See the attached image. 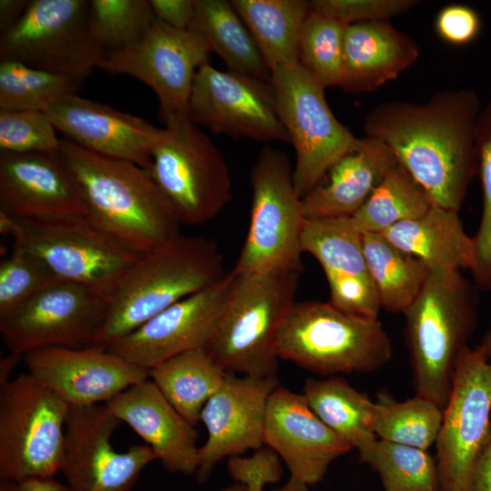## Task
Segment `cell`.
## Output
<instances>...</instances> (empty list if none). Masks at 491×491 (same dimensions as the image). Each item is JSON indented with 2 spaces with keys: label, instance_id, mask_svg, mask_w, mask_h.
Masks as SVG:
<instances>
[{
  "label": "cell",
  "instance_id": "25",
  "mask_svg": "<svg viewBox=\"0 0 491 491\" xmlns=\"http://www.w3.org/2000/svg\"><path fill=\"white\" fill-rule=\"evenodd\" d=\"M418 56L415 39L389 21L349 25L345 32L339 87L351 93L373 92L397 78Z\"/></svg>",
  "mask_w": 491,
  "mask_h": 491
},
{
  "label": "cell",
  "instance_id": "29",
  "mask_svg": "<svg viewBox=\"0 0 491 491\" xmlns=\"http://www.w3.org/2000/svg\"><path fill=\"white\" fill-rule=\"evenodd\" d=\"M270 70L299 61V41L311 11L305 0H233Z\"/></svg>",
  "mask_w": 491,
  "mask_h": 491
},
{
  "label": "cell",
  "instance_id": "27",
  "mask_svg": "<svg viewBox=\"0 0 491 491\" xmlns=\"http://www.w3.org/2000/svg\"><path fill=\"white\" fill-rule=\"evenodd\" d=\"M383 235L396 247L421 260L429 270H471L475 239L458 211L433 205L422 216L399 223Z\"/></svg>",
  "mask_w": 491,
  "mask_h": 491
},
{
  "label": "cell",
  "instance_id": "36",
  "mask_svg": "<svg viewBox=\"0 0 491 491\" xmlns=\"http://www.w3.org/2000/svg\"><path fill=\"white\" fill-rule=\"evenodd\" d=\"M375 405L373 429L378 439L424 450L436 444L443 408L435 402L416 395L397 402L382 393Z\"/></svg>",
  "mask_w": 491,
  "mask_h": 491
},
{
  "label": "cell",
  "instance_id": "3",
  "mask_svg": "<svg viewBox=\"0 0 491 491\" xmlns=\"http://www.w3.org/2000/svg\"><path fill=\"white\" fill-rule=\"evenodd\" d=\"M226 274L215 242L200 235H179L143 254L107 296L105 316L92 346L106 347Z\"/></svg>",
  "mask_w": 491,
  "mask_h": 491
},
{
  "label": "cell",
  "instance_id": "45",
  "mask_svg": "<svg viewBox=\"0 0 491 491\" xmlns=\"http://www.w3.org/2000/svg\"><path fill=\"white\" fill-rule=\"evenodd\" d=\"M482 28L479 14L470 6L455 4L442 8L436 15L437 35L453 45H465L475 41Z\"/></svg>",
  "mask_w": 491,
  "mask_h": 491
},
{
  "label": "cell",
  "instance_id": "7",
  "mask_svg": "<svg viewBox=\"0 0 491 491\" xmlns=\"http://www.w3.org/2000/svg\"><path fill=\"white\" fill-rule=\"evenodd\" d=\"M164 124L146 171L181 225L206 223L232 199L225 159L188 115Z\"/></svg>",
  "mask_w": 491,
  "mask_h": 491
},
{
  "label": "cell",
  "instance_id": "39",
  "mask_svg": "<svg viewBox=\"0 0 491 491\" xmlns=\"http://www.w3.org/2000/svg\"><path fill=\"white\" fill-rule=\"evenodd\" d=\"M347 25L311 9L299 41V63L324 87L340 86Z\"/></svg>",
  "mask_w": 491,
  "mask_h": 491
},
{
  "label": "cell",
  "instance_id": "31",
  "mask_svg": "<svg viewBox=\"0 0 491 491\" xmlns=\"http://www.w3.org/2000/svg\"><path fill=\"white\" fill-rule=\"evenodd\" d=\"M315 414L357 451L377 437L373 429L375 402L346 380L309 378L302 393Z\"/></svg>",
  "mask_w": 491,
  "mask_h": 491
},
{
  "label": "cell",
  "instance_id": "9",
  "mask_svg": "<svg viewBox=\"0 0 491 491\" xmlns=\"http://www.w3.org/2000/svg\"><path fill=\"white\" fill-rule=\"evenodd\" d=\"M69 408L28 373L0 386V479L22 483L60 471Z\"/></svg>",
  "mask_w": 491,
  "mask_h": 491
},
{
  "label": "cell",
  "instance_id": "26",
  "mask_svg": "<svg viewBox=\"0 0 491 491\" xmlns=\"http://www.w3.org/2000/svg\"><path fill=\"white\" fill-rule=\"evenodd\" d=\"M397 163L382 141L365 136L303 198L306 219L352 216Z\"/></svg>",
  "mask_w": 491,
  "mask_h": 491
},
{
  "label": "cell",
  "instance_id": "12",
  "mask_svg": "<svg viewBox=\"0 0 491 491\" xmlns=\"http://www.w3.org/2000/svg\"><path fill=\"white\" fill-rule=\"evenodd\" d=\"M14 245L43 259L61 279L106 296L143 254L93 225L85 217L16 218Z\"/></svg>",
  "mask_w": 491,
  "mask_h": 491
},
{
  "label": "cell",
  "instance_id": "11",
  "mask_svg": "<svg viewBox=\"0 0 491 491\" xmlns=\"http://www.w3.org/2000/svg\"><path fill=\"white\" fill-rule=\"evenodd\" d=\"M89 1L31 0L22 17L0 33V60L84 81L105 52L88 28Z\"/></svg>",
  "mask_w": 491,
  "mask_h": 491
},
{
  "label": "cell",
  "instance_id": "5",
  "mask_svg": "<svg viewBox=\"0 0 491 491\" xmlns=\"http://www.w3.org/2000/svg\"><path fill=\"white\" fill-rule=\"evenodd\" d=\"M279 359L320 376L371 373L386 366L393 346L382 323L329 302H295L278 329Z\"/></svg>",
  "mask_w": 491,
  "mask_h": 491
},
{
  "label": "cell",
  "instance_id": "16",
  "mask_svg": "<svg viewBox=\"0 0 491 491\" xmlns=\"http://www.w3.org/2000/svg\"><path fill=\"white\" fill-rule=\"evenodd\" d=\"M195 125L234 138L290 143L269 82L209 64L199 66L187 107Z\"/></svg>",
  "mask_w": 491,
  "mask_h": 491
},
{
  "label": "cell",
  "instance_id": "35",
  "mask_svg": "<svg viewBox=\"0 0 491 491\" xmlns=\"http://www.w3.org/2000/svg\"><path fill=\"white\" fill-rule=\"evenodd\" d=\"M384 491H441L437 464L427 450L376 438L358 451Z\"/></svg>",
  "mask_w": 491,
  "mask_h": 491
},
{
  "label": "cell",
  "instance_id": "37",
  "mask_svg": "<svg viewBox=\"0 0 491 491\" xmlns=\"http://www.w3.org/2000/svg\"><path fill=\"white\" fill-rule=\"evenodd\" d=\"M82 80L0 60V110L45 111L55 101L77 94Z\"/></svg>",
  "mask_w": 491,
  "mask_h": 491
},
{
  "label": "cell",
  "instance_id": "21",
  "mask_svg": "<svg viewBox=\"0 0 491 491\" xmlns=\"http://www.w3.org/2000/svg\"><path fill=\"white\" fill-rule=\"evenodd\" d=\"M264 444L277 453L290 476L321 482L331 464L353 448L311 409L305 396L277 386L269 396Z\"/></svg>",
  "mask_w": 491,
  "mask_h": 491
},
{
  "label": "cell",
  "instance_id": "38",
  "mask_svg": "<svg viewBox=\"0 0 491 491\" xmlns=\"http://www.w3.org/2000/svg\"><path fill=\"white\" fill-rule=\"evenodd\" d=\"M155 20L149 0L89 1L88 28L105 54L135 45Z\"/></svg>",
  "mask_w": 491,
  "mask_h": 491
},
{
  "label": "cell",
  "instance_id": "1",
  "mask_svg": "<svg viewBox=\"0 0 491 491\" xmlns=\"http://www.w3.org/2000/svg\"><path fill=\"white\" fill-rule=\"evenodd\" d=\"M480 99L470 89L443 90L424 103L386 102L366 116V136L391 150L434 205L459 211L477 175L475 128Z\"/></svg>",
  "mask_w": 491,
  "mask_h": 491
},
{
  "label": "cell",
  "instance_id": "20",
  "mask_svg": "<svg viewBox=\"0 0 491 491\" xmlns=\"http://www.w3.org/2000/svg\"><path fill=\"white\" fill-rule=\"evenodd\" d=\"M276 386V376H237L226 373L222 386L200 415L207 438L199 447L195 474L198 482H205L225 457L239 456L248 449L255 451L263 446L267 402Z\"/></svg>",
  "mask_w": 491,
  "mask_h": 491
},
{
  "label": "cell",
  "instance_id": "49",
  "mask_svg": "<svg viewBox=\"0 0 491 491\" xmlns=\"http://www.w3.org/2000/svg\"><path fill=\"white\" fill-rule=\"evenodd\" d=\"M18 491H69L53 478L31 479L19 483Z\"/></svg>",
  "mask_w": 491,
  "mask_h": 491
},
{
  "label": "cell",
  "instance_id": "6",
  "mask_svg": "<svg viewBox=\"0 0 491 491\" xmlns=\"http://www.w3.org/2000/svg\"><path fill=\"white\" fill-rule=\"evenodd\" d=\"M234 274L226 306L205 349L226 373L275 377L276 335L296 302L301 274Z\"/></svg>",
  "mask_w": 491,
  "mask_h": 491
},
{
  "label": "cell",
  "instance_id": "53",
  "mask_svg": "<svg viewBox=\"0 0 491 491\" xmlns=\"http://www.w3.org/2000/svg\"><path fill=\"white\" fill-rule=\"evenodd\" d=\"M273 491H310V490L307 485L290 476V478L285 485H283L281 487L276 488Z\"/></svg>",
  "mask_w": 491,
  "mask_h": 491
},
{
  "label": "cell",
  "instance_id": "13",
  "mask_svg": "<svg viewBox=\"0 0 491 491\" xmlns=\"http://www.w3.org/2000/svg\"><path fill=\"white\" fill-rule=\"evenodd\" d=\"M491 363L476 348L460 353L436 441L441 491H471L491 434Z\"/></svg>",
  "mask_w": 491,
  "mask_h": 491
},
{
  "label": "cell",
  "instance_id": "4",
  "mask_svg": "<svg viewBox=\"0 0 491 491\" xmlns=\"http://www.w3.org/2000/svg\"><path fill=\"white\" fill-rule=\"evenodd\" d=\"M476 289L460 271L430 270L403 313L415 395L445 408L457 360L477 322Z\"/></svg>",
  "mask_w": 491,
  "mask_h": 491
},
{
  "label": "cell",
  "instance_id": "8",
  "mask_svg": "<svg viewBox=\"0 0 491 491\" xmlns=\"http://www.w3.org/2000/svg\"><path fill=\"white\" fill-rule=\"evenodd\" d=\"M252 205L246 240L233 272L303 271L301 235L306 219L285 152L264 146L250 173Z\"/></svg>",
  "mask_w": 491,
  "mask_h": 491
},
{
  "label": "cell",
  "instance_id": "23",
  "mask_svg": "<svg viewBox=\"0 0 491 491\" xmlns=\"http://www.w3.org/2000/svg\"><path fill=\"white\" fill-rule=\"evenodd\" d=\"M44 112L56 130L79 146L145 170L154 148L165 134V127L77 94L55 101Z\"/></svg>",
  "mask_w": 491,
  "mask_h": 491
},
{
  "label": "cell",
  "instance_id": "43",
  "mask_svg": "<svg viewBox=\"0 0 491 491\" xmlns=\"http://www.w3.org/2000/svg\"><path fill=\"white\" fill-rule=\"evenodd\" d=\"M416 0H314L311 9L349 25L388 21L417 5Z\"/></svg>",
  "mask_w": 491,
  "mask_h": 491
},
{
  "label": "cell",
  "instance_id": "46",
  "mask_svg": "<svg viewBox=\"0 0 491 491\" xmlns=\"http://www.w3.org/2000/svg\"><path fill=\"white\" fill-rule=\"evenodd\" d=\"M155 18L177 30H188L195 12V0H149Z\"/></svg>",
  "mask_w": 491,
  "mask_h": 491
},
{
  "label": "cell",
  "instance_id": "30",
  "mask_svg": "<svg viewBox=\"0 0 491 491\" xmlns=\"http://www.w3.org/2000/svg\"><path fill=\"white\" fill-rule=\"evenodd\" d=\"M225 375L205 348L179 354L148 370V377L167 401L195 426Z\"/></svg>",
  "mask_w": 491,
  "mask_h": 491
},
{
  "label": "cell",
  "instance_id": "18",
  "mask_svg": "<svg viewBox=\"0 0 491 491\" xmlns=\"http://www.w3.org/2000/svg\"><path fill=\"white\" fill-rule=\"evenodd\" d=\"M234 281L231 271L215 285L176 302L105 348L147 370L179 354L205 348Z\"/></svg>",
  "mask_w": 491,
  "mask_h": 491
},
{
  "label": "cell",
  "instance_id": "54",
  "mask_svg": "<svg viewBox=\"0 0 491 491\" xmlns=\"http://www.w3.org/2000/svg\"><path fill=\"white\" fill-rule=\"evenodd\" d=\"M19 483L7 479H0V491H18Z\"/></svg>",
  "mask_w": 491,
  "mask_h": 491
},
{
  "label": "cell",
  "instance_id": "32",
  "mask_svg": "<svg viewBox=\"0 0 491 491\" xmlns=\"http://www.w3.org/2000/svg\"><path fill=\"white\" fill-rule=\"evenodd\" d=\"M363 247L381 307L389 313L403 314L423 288L429 268L383 234H363Z\"/></svg>",
  "mask_w": 491,
  "mask_h": 491
},
{
  "label": "cell",
  "instance_id": "15",
  "mask_svg": "<svg viewBox=\"0 0 491 491\" xmlns=\"http://www.w3.org/2000/svg\"><path fill=\"white\" fill-rule=\"evenodd\" d=\"M122 422L105 405L70 406L60 471L69 491H131L156 459L147 445L117 451L111 441Z\"/></svg>",
  "mask_w": 491,
  "mask_h": 491
},
{
  "label": "cell",
  "instance_id": "55",
  "mask_svg": "<svg viewBox=\"0 0 491 491\" xmlns=\"http://www.w3.org/2000/svg\"><path fill=\"white\" fill-rule=\"evenodd\" d=\"M221 491H249V490L245 486L239 483H235L231 486H226Z\"/></svg>",
  "mask_w": 491,
  "mask_h": 491
},
{
  "label": "cell",
  "instance_id": "10",
  "mask_svg": "<svg viewBox=\"0 0 491 491\" xmlns=\"http://www.w3.org/2000/svg\"><path fill=\"white\" fill-rule=\"evenodd\" d=\"M279 117L296 153L293 179L304 197L356 145L357 137L331 111L325 89L298 62L271 70Z\"/></svg>",
  "mask_w": 491,
  "mask_h": 491
},
{
  "label": "cell",
  "instance_id": "24",
  "mask_svg": "<svg viewBox=\"0 0 491 491\" xmlns=\"http://www.w3.org/2000/svg\"><path fill=\"white\" fill-rule=\"evenodd\" d=\"M105 405L152 448L165 470L188 476L196 474L198 433L149 377Z\"/></svg>",
  "mask_w": 491,
  "mask_h": 491
},
{
  "label": "cell",
  "instance_id": "47",
  "mask_svg": "<svg viewBox=\"0 0 491 491\" xmlns=\"http://www.w3.org/2000/svg\"><path fill=\"white\" fill-rule=\"evenodd\" d=\"M471 491H491V434L477 461Z\"/></svg>",
  "mask_w": 491,
  "mask_h": 491
},
{
  "label": "cell",
  "instance_id": "41",
  "mask_svg": "<svg viewBox=\"0 0 491 491\" xmlns=\"http://www.w3.org/2000/svg\"><path fill=\"white\" fill-rule=\"evenodd\" d=\"M59 279L43 259L14 245L0 264V316Z\"/></svg>",
  "mask_w": 491,
  "mask_h": 491
},
{
  "label": "cell",
  "instance_id": "44",
  "mask_svg": "<svg viewBox=\"0 0 491 491\" xmlns=\"http://www.w3.org/2000/svg\"><path fill=\"white\" fill-rule=\"evenodd\" d=\"M281 461L277 453L266 446L255 450L248 457H228L227 471L235 483L249 491H263L266 485L279 482L283 474Z\"/></svg>",
  "mask_w": 491,
  "mask_h": 491
},
{
  "label": "cell",
  "instance_id": "22",
  "mask_svg": "<svg viewBox=\"0 0 491 491\" xmlns=\"http://www.w3.org/2000/svg\"><path fill=\"white\" fill-rule=\"evenodd\" d=\"M0 211L20 219L85 217L75 180L57 152H0Z\"/></svg>",
  "mask_w": 491,
  "mask_h": 491
},
{
  "label": "cell",
  "instance_id": "14",
  "mask_svg": "<svg viewBox=\"0 0 491 491\" xmlns=\"http://www.w3.org/2000/svg\"><path fill=\"white\" fill-rule=\"evenodd\" d=\"M107 308V296L59 279L0 316V333L12 353L25 356L47 347L93 345Z\"/></svg>",
  "mask_w": 491,
  "mask_h": 491
},
{
  "label": "cell",
  "instance_id": "50",
  "mask_svg": "<svg viewBox=\"0 0 491 491\" xmlns=\"http://www.w3.org/2000/svg\"><path fill=\"white\" fill-rule=\"evenodd\" d=\"M24 356L10 352L0 362V386L9 381L10 374L18 363L19 359Z\"/></svg>",
  "mask_w": 491,
  "mask_h": 491
},
{
  "label": "cell",
  "instance_id": "52",
  "mask_svg": "<svg viewBox=\"0 0 491 491\" xmlns=\"http://www.w3.org/2000/svg\"><path fill=\"white\" fill-rule=\"evenodd\" d=\"M476 348L483 355V356L491 363V326L486 331L480 343Z\"/></svg>",
  "mask_w": 491,
  "mask_h": 491
},
{
  "label": "cell",
  "instance_id": "28",
  "mask_svg": "<svg viewBox=\"0 0 491 491\" xmlns=\"http://www.w3.org/2000/svg\"><path fill=\"white\" fill-rule=\"evenodd\" d=\"M188 30L225 62L228 71L270 83L271 70L230 1L195 0Z\"/></svg>",
  "mask_w": 491,
  "mask_h": 491
},
{
  "label": "cell",
  "instance_id": "40",
  "mask_svg": "<svg viewBox=\"0 0 491 491\" xmlns=\"http://www.w3.org/2000/svg\"><path fill=\"white\" fill-rule=\"evenodd\" d=\"M477 175L480 177L483 209L475 239V263L471 269L476 286L491 289V102L483 108L475 128Z\"/></svg>",
  "mask_w": 491,
  "mask_h": 491
},
{
  "label": "cell",
  "instance_id": "33",
  "mask_svg": "<svg viewBox=\"0 0 491 491\" xmlns=\"http://www.w3.org/2000/svg\"><path fill=\"white\" fill-rule=\"evenodd\" d=\"M301 247L318 261L326 279L370 276L363 233L352 216L306 219Z\"/></svg>",
  "mask_w": 491,
  "mask_h": 491
},
{
  "label": "cell",
  "instance_id": "19",
  "mask_svg": "<svg viewBox=\"0 0 491 491\" xmlns=\"http://www.w3.org/2000/svg\"><path fill=\"white\" fill-rule=\"evenodd\" d=\"M28 374L70 406L105 404L148 378V370L107 348L47 347L25 355Z\"/></svg>",
  "mask_w": 491,
  "mask_h": 491
},
{
  "label": "cell",
  "instance_id": "42",
  "mask_svg": "<svg viewBox=\"0 0 491 491\" xmlns=\"http://www.w3.org/2000/svg\"><path fill=\"white\" fill-rule=\"evenodd\" d=\"M44 111H1L0 152L56 153L61 139Z\"/></svg>",
  "mask_w": 491,
  "mask_h": 491
},
{
  "label": "cell",
  "instance_id": "51",
  "mask_svg": "<svg viewBox=\"0 0 491 491\" xmlns=\"http://www.w3.org/2000/svg\"><path fill=\"white\" fill-rule=\"evenodd\" d=\"M16 227V217L0 211V233L4 235H14Z\"/></svg>",
  "mask_w": 491,
  "mask_h": 491
},
{
  "label": "cell",
  "instance_id": "2",
  "mask_svg": "<svg viewBox=\"0 0 491 491\" xmlns=\"http://www.w3.org/2000/svg\"><path fill=\"white\" fill-rule=\"evenodd\" d=\"M57 154L80 191L85 218L130 249L149 253L178 237L176 220L147 171L61 139Z\"/></svg>",
  "mask_w": 491,
  "mask_h": 491
},
{
  "label": "cell",
  "instance_id": "48",
  "mask_svg": "<svg viewBox=\"0 0 491 491\" xmlns=\"http://www.w3.org/2000/svg\"><path fill=\"white\" fill-rule=\"evenodd\" d=\"M28 0H1L0 1V33L12 27L24 15Z\"/></svg>",
  "mask_w": 491,
  "mask_h": 491
},
{
  "label": "cell",
  "instance_id": "34",
  "mask_svg": "<svg viewBox=\"0 0 491 491\" xmlns=\"http://www.w3.org/2000/svg\"><path fill=\"white\" fill-rule=\"evenodd\" d=\"M433 205L421 185L396 163L352 218L363 234H383L422 216Z\"/></svg>",
  "mask_w": 491,
  "mask_h": 491
},
{
  "label": "cell",
  "instance_id": "17",
  "mask_svg": "<svg viewBox=\"0 0 491 491\" xmlns=\"http://www.w3.org/2000/svg\"><path fill=\"white\" fill-rule=\"evenodd\" d=\"M209 54L189 30H177L156 19L138 43L105 54L98 67L130 75L150 87L159 101V115L165 123L188 115L195 75L208 61Z\"/></svg>",
  "mask_w": 491,
  "mask_h": 491
}]
</instances>
